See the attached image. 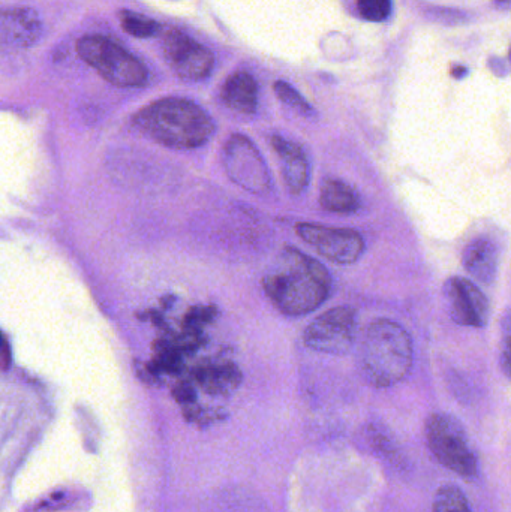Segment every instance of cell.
<instances>
[{
    "label": "cell",
    "instance_id": "obj_1",
    "mask_svg": "<svg viewBox=\"0 0 511 512\" xmlns=\"http://www.w3.org/2000/svg\"><path fill=\"white\" fill-rule=\"evenodd\" d=\"M332 276L317 259L287 246L263 277L273 306L288 316L315 312L332 294Z\"/></svg>",
    "mask_w": 511,
    "mask_h": 512
},
{
    "label": "cell",
    "instance_id": "obj_9",
    "mask_svg": "<svg viewBox=\"0 0 511 512\" xmlns=\"http://www.w3.org/2000/svg\"><path fill=\"white\" fill-rule=\"evenodd\" d=\"M162 51L170 68L183 80H204L215 65L213 54L204 45L179 30H170L164 36Z\"/></svg>",
    "mask_w": 511,
    "mask_h": 512
},
{
    "label": "cell",
    "instance_id": "obj_15",
    "mask_svg": "<svg viewBox=\"0 0 511 512\" xmlns=\"http://www.w3.org/2000/svg\"><path fill=\"white\" fill-rule=\"evenodd\" d=\"M197 381L206 393L212 396H228L240 387L242 372L231 361L219 364H207L197 370Z\"/></svg>",
    "mask_w": 511,
    "mask_h": 512
},
{
    "label": "cell",
    "instance_id": "obj_4",
    "mask_svg": "<svg viewBox=\"0 0 511 512\" xmlns=\"http://www.w3.org/2000/svg\"><path fill=\"white\" fill-rule=\"evenodd\" d=\"M426 442L432 456L444 468L467 481L479 477V460L464 426L452 415L437 412L426 420Z\"/></svg>",
    "mask_w": 511,
    "mask_h": 512
},
{
    "label": "cell",
    "instance_id": "obj_14",
    "mask_svg": "<svg viewBox=\"0 0 511 512\" xmlns=\"http://www.w3.org/2000/svg\"><path fill=\"white\" fill-rule=\"evenodd\" d=\"M222 101L230 110L251 116L258 107V86L248 72H236L222 87Z\"/></svg>",
    "mask_w": 511,
    "mask_h": 512
},
{
    "label": "cell",
    "instance_id": "obj_10",
    "mask_svg": "<svg viewBox=\"0 0 511 512\" xmlns=\"http://www.w3.org/2000/svg\"><path fill=\"white\" fill-rule=\"evenodd\" d=\"M450 318L462 327L483 328L489 322V301L479 286L461 276L447 279L443 288Z\"/></svg>",
    "mask_w": 511,
    "mask_h": 512
},
{
    "label": "cell",
    "instance_id": "obj_8",
    "mask_svg": "<svg viewBox=\"0 0 511 512\" xmlns=\"http://www.w3.org/2000/svg\"><path fill=\"white\" fill-rule=\"evenodd\" d=\"M297 236L335 264H354L365 252V240L357 231L323 225L299 224Z\"/></svg>",
    "mask_w": 511,
    "mask_h": 512
},
{
    "label": "cell",
    "instance_id": "obj_16",
    "mask_svg": "<svg viewBox=\"0 0 511 512\" xmlns=\"http://www.w3.org/2000/svg\"><path fill=\"white\" fill-rule=\"evenodd\" d=\"M320 203L327 212L338 213V215H353L360 209L357 192L347 183L339 180H327L324 183Z\"/></svg>",
    "mask_w": 511,
    "mask_h": 512
},
{
    "label": "cell",
    "instance_id": "obj_12",
    "mask_svg": "<svg viewBox=\"0 0 511 512\" xmlns=\"http://www.w3.org/2000/svg\"><path fill=\"white\" fill-rule=\"evenodd\" d=\"M270 144L278 155L282 176L287 183L288 191L293 195L303 194L308 188L309 174H311L309 173L308 156L299 144L285 140L279 135L272 137Z\"/></svg>",
    "mask_w": 511,
    "mask_h": 512
},
{
    "label": "cell",
    "instance_id": "obj_21",
    "mask_svg": "<svg viewBox=\"0 0 511 512\" xmlns=\"http://www.w3.org/2000/svg\"><path fill=\"white\" fill-rule=\"evenodd\" d=\"M174 397H176L177 402L186 406L194 405L195 400H197V394L189 384H180L179 387H176Z\"/></svg>",
    "mask_w": 511,
    "mask_h": 512
},
{
    "label": "cell",
    "instance_id": "obj_17",
    "mask_svg": "<svg viewBox=\"0 0 511 512\" xmlns=\"http://www.w3.org/2000/svg\"><path fill=\"white\" fill-rule=\"evenodd\" d=\"M432 512H473L468 504L467 496L458 486L447 484L435 493Z\"/></svg>",
    "mask_w": 511,
    "mask_h": 512
},
{
    "label": "cell",
    "instance_id": "obj_19",
    "mask_svg": "<svg viewBox=\"0 0 511 512\" xmlns=\"http://www.w3.org/2000/svg\"><path fill=\"white\" fill-rule=\"evenodd\" d=\"M275 93L288 107L294 108V110L300 111L302 114L312 113V108L308 101L293 86L285 83V81H276Z\"/></svg>",
    "mask_w": 511,
    "mask_h": 512
},
{
    "label": "cell",
    "instance_id": "obj_13",
    "mask_svg": "<svg viewBox=\"0 0 511 512\" xmlns=\"http://www.w3.org/2000/svg\"><path fill=\"white\" fill-rule=\"evenodd\" d=\"M462 261L468 273L479 282L491 285L497 279L500 251L494 240L477 237L465 248Z\"/></svg>",
    "mask_w": 511,
    "mask_h": 512
},
{
    "label": "cell",
    "instance_id": "obj_18",
    "mask_svg": "<svg viewBox=\"0 0 511 512\" xmlns=\"http://www.w3.org/2000/svg\"><path fill=\"white\" fill-rule=\"evenodd\" d=\"M120 23L123 30L135 38H152L161 30V26L155 20L137 12H120Z\"/></svg>",
    "mask_w": 511,
    "mask_h": 512
},
{
    "label": "cell",
    "instance_id": "obj_22",
    "mask_svg": "<svg viewBox=\"0 0 511 512\" xmlns=\"http://www.w3.org/2000/svg\"><path fill=\"white\" fill-rule=\"evenodd\" d=\"M452 74L455 75L456 78L464 77L467 74V69L465 68H455L452 71Z\"/></svg>",
    "mask_w": 511,
    "mask_h": 512
},
{
    "label": "cell",
    "instance_id": "obj_6",
    "mask_svg": "<svg viewBox=\"0 0 511 512\" xmlns=\"http://www.w3.org/2000/svg\"><path fill=\"white\" fill-rule=\"evenodd\" d=\"M224 168L231 182L255 195L269 194L272 188L269 167L260 150L248 137L234 134L224 147Z\"/></svg>",
    "mask_w": 511,
    "mask_h": 512
},
{
    "label": "cell",
    "instance_id": "obj_11",
    "mask_svg": "<svg viewBox=\"0 0 511 512\" xmlns=\"http://www.w3.org/2000/svg\"><path fill=\"white\" fill-rule=\"evenodd\" d=\"M41 35V21L33 9L12 8L0 11V45L30 47Z\"/></svg>",
    "mask_w": 511,
    "mask_h": 512
},
{
    "label": "cell",
    "instance_id": "obj_3",
    "mask_svg": "<svg viewBox=\"0 0 511 512\" xmlns=\"http://www.w3.org/2000/svg\"><path fill=\"white\" fill-rule=\"evenodd\" d=\"M413 340L402 325L378 319L366 330L360 345V369L369 384L392 387L407 378L413 367Z\"/></svg>",
    "mask_w": 511,
    "mask_h": 512
},
{
    "label": "cell",
    "instance_id": "obj_2",
    "mask_svg": "<svg viewBox=\"0 0 511 512\" xmlns=\"http://www.w3.org/2000/svg\"><path fill=\"white\" fill-rule=\"evenodd\" d=\"M134 123L144 135L171 149H197L215 134L212 117L188 99H159L138 111Z\"/></svg>",
    "mask_w": 511,
    "mask_h": 512
},
{
    "label": "cell",
    "instance_id": "obj_20",
    "mask_svg": "<svg viewBox=\"0 0 511 512\" xmlns=\"http://www.w3.org/2000/svg\"><path fill=\"white\" fill-rule=\"evenodd\" d=\"M360 15L368 21H383L392 12V0H357Z\"/></svg>",
    "mask_w": 511,
    "mask_h": 512
},
{
    "label": "cell",
    "instance_id": "obj_7",
    "mask_svg": "<svg viewBox=\"0 0 511 512\" xmlns=\"http://www.w3.org/2000/svg\"><path fill=\"white\" fill-rule=\"evenodd\" d=\"M357 337V316L351 307L338 306L321 313L303 333L305 345L312 351L345 355Z\"/></svg>",
    "mask_w": 511,
    "mask_h": 512
},
{
    "label": "cell",
    "instance_id": "obj_5",
    "mask_svg": "<svg viewBox=\"0 0 511 512\" xmlns=\"http://www.w3.org/2000/svg\"><path fill=\"white\" fill-rule=\"evenodd\" d=\"M77 51L87 65L114 86L141 87L147 83L146 66L113 39L84 36L77 42Z\"/></svg>",
    "mask_w": 511,
    "mask_h": 512
}]
</instances>
